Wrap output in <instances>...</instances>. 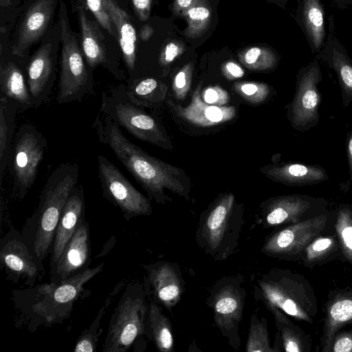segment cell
I'll list each match as a JSON object with an SVG mask.
<instances>
[{
	"label": "cell",
	"instance_id": "7a4b0ae2",
	"mask_svg": "<svg viewBox=\"0 0 352 352\" xmlns=\"http://www.w3.org/2000/svg\"><path fill=\"white\" fill-rule=\"evenodd\" d=\"M243 225V210L235 196L223 194L200 215L196 243L212 259L225 261L238 251Z\"/></svg>",
	"mask_w": 352,
	"mask_h": 352
},
{
	"label": "cell",
	"instance_id": "44dd1931",
	"mask_svg": "<svg viewBox=\"0 0 352 352\" xmlns=\"http://www.w3.org/2000/svg\"><path fill=\"white\" fill-rule=\"evenodd\" d=\"M1 96L14 102L19 112L33 108L27 81L25 67L17 63L1 60L0 65Z\"/></svg>",
	"mask_w": 352,
	"mask_h": 352
},
{
	"label": "cell",
	"instance_id": "52a82bcc",
	"mask_svg": "<svg viewBox=\"0 0 352 352\" xmlns=\"http://www.w3.org/2000/svg\"><path fill=\"white\" fill-rule=\"evenodd\" d=\"M244 282L241 274L221 277L213 284L206 301L217 327L236 351L241 346L239 331L246 298Z\"/></svg>",
	"mask_w": 352,
	"mask_h": 352
},
{
	"label": "cell",
	"instance_id": "f546056e",
	"mask_svg": "<svg viewBox=\"0 0 352 352\" xmlns=\"http://www.w3.org/2000/svg\"><path fill=\"white\" fill-rule=\"evenodd\" d=\"M246 352L274 351L270 344L266 318L258 317L255 310L250 318L249 332L245 345Z\"/></svg>",
	"mask_w": 352,
	"mask_h": 352
},
{
	"label": "cell",
	"instance_id": "d6986e66",
	"mask_svg": "<svg viewBox=\"0 0 352 352\" xmlns=\"http://www.w3.org/2000/svg\"><path fill=\"white\" fill-rule=\"evenodd\" d=\"M104 7L110 16L117 32L118 40L127 70V80L138 78L136 72V32L129 15L116 0H103Z\"/></svg>",
	"mask_w": 352,
	"mask_h": 352
},
{
	"label": "cell",
	"instance_id": "d4e9b609",
	"mask_svg": "<svg viewBox=\"0 0 352 352\" xmlns=\"http://www.w3.org/2000/svg\"><path fill=\"white\" fill-rule=\"evenodd\" d=\"M0 260L12 274L34 280L38 276V267L26 245L16 239L5 244L0 252Z\"/></svg>",
	"mask_w": 352,
	"mask_h": 352
},
{
	"label": "cell",
	"instance_id": "4dcf8cb0",
	"mask_svg": "<svg viewBox=\"0 0 352 352\" xmlns=\"http://www.w3.org/2000/svg\"><path fill=\"white\" fill-rule=\"evenodd\" d=\"M239 58L248 69L254 71H264L272 69L278 59L275 54L268 48L253 47L243 52Z\"/></svg>",
	"mask_w": 352,
	"mask_h": 352
},
{
	"label": "cell",
	"instance_id": "8992f818",
	"mask_svg": "<svg viewBox=\"0 0 352 352\" xmlns=\"http://www.w3.org/2000/svg\"><path fill=\"white\" fill-rule=\"evenodd\" d=\"M101 98L100 109L133 136L166 149L171 148L165 131L153 117L144 111L142 106L131 100L125 85H118L109 93L103 91Z\"/></svg>",
	"mask_w": 352,
	"mask_h": 352
},
{
	"label": "cell",
	"instance_id": "6da1fadb",
	"mask_svg": "<svg viewBox=\"0 0 352 352\" xmlns=\"http://www.w3.org/2000/svg\"><path fill=\"white\" fill-rule=\"evenodd\" d=\"M92 128L100 142L112 151L151 199L159 201L166 196L165 190L173 191L178 187L180 168L148 155L131 142L103 111L99 110Z\"/></svg>",
	"mask_w": 352,
	"mask_h": 352
},
{
	"label": "cell",
	"instance_id": "f6af8a7d",
	"mask_svg": "<svg viewBox=\"0 0 352 352\" xmlns=\"http://www.w3.org/2000/svg\"><path fill=\"white\" fill-rule=\"evenodd\" d=\"M339 8L346 9L352 5V0H331Z\"/></svg>",
	"mask_w": 352,
	"mask_h": 352
},
{
	"label": "cell",
	"instance_id": "1f68e13d",
	"mask_svg": "<svg viewBox=\"0 0 352 352\" xmlns=\"http://www.w3.org/2000/svg\"><path fill=\"white\" fill-rule=\"evenodd\" d=\"M188 27L186 34L190 36H197L208 26L210 19V9L204 5H192L184 12Z\"/></svg>",
	"mask_w": 352,
	"mask_h": 352
},
{
	"label": "cell",
	"instance_id": "9c48e42d",
	"mask_svg": "<svg viewBox=\"0 0 352 352\" xmlns=\"http://www.w3.org/2000/svg\"><path fill=\"white\" fill-rule=\"evenodd\" d=\"M104 263L81 271L56 283L39 285L32 309L47 324H53L66 318L74 302L78 299L86 283L102 270Z\"/></svg>",
	"mask_w": 352,
	"mask_h": 352
},
{
	"label": "cell",
	"instance_id": "8d00e7d4",
	"mask_svg": "<svg viewBox=\"0 0 352 352\" xmlns=\"http://www.w3.org/2000/svg\"><path fill=\"white\" fill-rule=\"evenodd\" d=\"M204 98L208 104L222 105L228 100V94L225 90L218 87H213L205 91Z\"/></svg>",
	"mask_w": 352,
	"mask_h": 352
},
{
	"label": "cell",
	"instance_id": "7bdbcfd3",
	"mask_svg": "<svg viewBox=\"0 0 352 352\" xmlns=\"http://www.w3.org/2000/svg\"><path fill=\"white\" fill-rule=\"evenodd\" d=\"M342 236L345 245L352 250V226L344 228L342 231Z\"/></svg>",
	"mask_w": 352,
	"mask_h": 352
},
{
	"label": "cell",
	"instance_id": "ba28073f",
	"mask_svg": "<svg viewBox=\"0 0 352 352\" xmlns=\"http://www.w3.org/2000/svg\"><path fill=\"white\" fill-rule=\"evenodd\" d=\"M47 149L43 134L30 123L21 124L14 138L8 165L17 197L23 199L34 185Z\"/></svg>",
	"mask_w": 352,
	"mask_h": 352
},
{
	"label": "cell",
	"instance_id": "2e32d148",
	"mask_svg": "<svg viewBox=\"0 0 352 352\" xmlns=\"http://www.w3.org/2000/svg\"><path fill=\"white\" fill-rule=\"evenodd\" d=\"M56 0H36L25 13L20 23L12 54L23 57L30 46L44 34L51 22Z\"/></svg>",
	"mask_w": 352,
	"mask_h": 352
},
{
	"label": "cell",
	"instance_id": "cb8c5ba5",
	"mask_svg": "<svg viewBox=\"0 0 352 352\" xmlns=\"http://www.w3.org/2000/svg\"><path fill=\"white\" fill-rule=\"evenodd\" d=\"M305 208V201L298 197L283 196L267 200L261 206L258 224L263 228L280 225L295 217Z\"/></svg>",
	"mask_w": 352,
	"mask_h": 352
},
{
	"label": "cell",
	"instance_id": "7402d4cb",
	"mask_svg": "<svg viewBox=\"0 0 352 352\" xmlns=\"http://www.w3.org/2000/svg\"><path fill=\"white\" fill-rule=\"evenodd\" d=\"M261 170L270 179L289 186L310 185L328 179L325 169L318 165L288 163Z\"/></svg>",
	"mask_w": 352,
	"mask_h": 352
},
{
	"label": "cell",
	"instance_id": "60d3db41",
	"mask_svg": "<svg viewBox=\"0 0 352 352\" xmlns=\"http://www.w3.org/2000/svg\"><path fill=\"white\" fill-rule=\"evenodd\" d=\"M331 244V240L328 238H323L317 240L312 245L314 251L320 252L326 250Z\"/></svg>",
	"mask_w": 352,
	"mask_h": 352
},
{
	"label": "cell",
	"instance_id": "b9f144b4",
	"mask_svg": "<svg viewBox=\"0 0 352 352\" xmlns=\"http://www.w3.org/2000/svg\"><path fill=\"white\" fill-rule=\"evenodd\" d=\"M197 0H176L175 3V10L184 12L186 10L194 5Z\"/></svg>",
	"mask_w": 352,
	"mask_h": 352
},
{
	"label": "cell",
	"instance_id": "484cf974",
	"mask_svg": "<svg viewBox=\"0 0 352 352\" xmlns=\"http://www.w3.org/2000/svg\"><path fill=\"white\" fill-rule=\"evenodd\" d=\"M146 330L161 352L174 350V338L169 319L163 314L161 307L153 299L148 303Z\"/></svg>",
	"mask_w": 352,
	"mask_h": 352
},
{
	"label": "cell",
	"instance_id": "7c38bea8",
	"mask_svg": "<svg viewBox=\"0 0 352 352\" xmlns=\"http://www.w3.org/2000/svg\"><path fill=\"white\" fill-rule=\"evenodd\" d=\"M81 32V46L85 62L94 70L98 65L107 69L117 80H126L118 56L107 47L99 23L93 21L84 6L78 7Z\"/></svg>",
	"mask_w": 352,
	"mask_h": 352
},
{
	"label": "cell",
	"instance_id": "ee69618b",
	"mask_svg": "<svg viewBox=\"0 0 352 352\" xmlns=\"http://www.w3.org/2000/svg\"><path fill=\"white\" fill-rule=\"evenodd\" d=\"M346 151L349 168L352 173V133L350 135L347 142Z\"/></svg>",
	"mask_w": 352,
	"mask_h": 352
},
{
	"label": "cell",
	"instance_id": "ac0fdd59",
	"mask_svg": "<svg viewBox=\"0 0 352 352\" xmlns=\"http://www.w3.org/2000/svg\"><path fill=\"white\" fill-rule=\"evenodd\" d=\"M84 220L80 222L52 271V282L58 283L76 274L89 258V226Z\"/></svg>",
	"mask_w": 352,
	"mask_h": 352
},
{
	"label": "cell",
	"instance_id": "4316f807",
	"mask_svg": "<svg viewBox=\"0 0 352 352\" xmlns=\"http://www.w3.org/2000/svg\"><path fill=\"white\" fill-rule=\"evenodd\" d=\"M17 105L5 97L0 98V179L8 166Z\"/></svg>",
	"mask_w": 352,
	"mask_h": 352
},
{
	"label": "cell",
	"instance_id": "603a6c76",
	"mask_svg": "<svg viewBox=\"0 0 352 352\" xmlns=\"http://www.w3.org/2000/svg\"><path fill=\"white\" fill-rule=\"evenodd\" d=\"M175 110L186 120L201 126L221 124L235 116L234 107H222L204 102L200 98L199 87L194 91L188 105L185 107H176Z\"/></svg>",
	"mask_w": 352,
	"mask_h": 352
},
{
	"label": "cell",
	"instance_id": "e575fe53",
	"mask_svg": "<svg viewBox=\"0 0 352 352\" xmlns=\"http://www.w3.org/2000/svg\"><path fill=\"white\" fill-rule=\"evenodd\" d=\"M192 73V65L188 64L175 76L173 82V89L177 98L184 99L188 92L191 85Z\"/></svg>",
	"mask_w": 352,
	"mask_h": 352
},
{
	"label": "cell",
	"instance_id": "277c9868",
	"mask_svg": "<svg viewBox=\"0 0 352 352\" xmlns=\"http://www.w3.org/2000/svg\"><path fill=\"white\" fill-rule=\"evenodd\" d=\"M60 23L61 56L58 90V104L78 101L94 93L93 69L85 62L75 32L70 28L64 2L59 10Z\"/></svg>",
	"mask_w": 352,
	"mask_h": 352
},
{
	"label": "cell",
	"instance_id": "3957f363",
	"mask_svg": "<svg viewBox=\"0 0 352 352\" xmlns=\"http://www.w3.org/2000/svg\"><path fill=\"white\" fill-rule=\"evenodd\" d=\"M79 167L72 162L57 166L46 180L40 195L38 223L34 241V252L43 260L52 245L65 204L78 184Z\"/></svg>",
	"mask_w": 352,
	"mask_h": 352
},
{
	"label": "cell",
	"instance_id": "f1b7e54d",
	"mask_svg": "<svg viewBox=\"0 0 352 352\" xmlns=\"http://www.w3.org/2000/svg\"><path fill=\"white\" fill-rule=\"evenodd\" d=\"M126 82L128 96L138 105L151 107L163 99V85L154 78H138Z\"/></svg>",
	"mask_w": 352,
	"mask_h": 352
},
{
	"label": "cell",
	"instance_id": "f35d334b",
	"mask_svg": "<svg viewBox=\"0 0 352 352\" xmlns=\"http://www.w3.org/2000/svg\"><path fill=\"white\" fill-rule=\"evenodd\" d=\"M223 73L228 78H239L244 75V71L236 63L230 61L227 62L223 68Z\"/></svg>",
	"mask_w": 352,
	"mask_h": 352
},
{
	"label": "cell",
	"instance_id": "836d02e7",
	"mask_svg": "<svg viewBox=\"0 0 352 352\" xmlns=\"http://www.w3.org/2000/svg\"><path fill=\"white\" fill-rule=\"evenodd\" d=\"M85 1L89 10L93 13L100 25L105 29L111 36L118 38L116 30L104 7L103 0H85Z\"/></svg>",
	"mask_w": 352,
	"mask_h": 352
},
{
	"label": "cell",
	"instance_id": "ab89813d",
	"mask_svg": "<svg viewBox=\"0 0 352 352\" xmlns=\"http://www.w3.org/2000/svg\"><path fill=\"white\" fill-rule=\"evenodd\" d=\"M352 349V340L347 337L338 340L334 345L333 351L336 352H349Z\"/></svg>",
	"mask_w": 352,
	"mask_h": 352
},
{
	"label": "cell",
	"instance_id": "83f0119b",
	"mask_svg": "<svg viewBox=\"0 0 352 352\" xmlns=\"http://www.w3.org/2000/svg\"><path fill=\"white\" fill-rule=\"evenodd\" d=\"M126 283L124 280L119 282L108 294L95 320L87 329L82 332L77 340L74 349L75 352L96 351L98 341L102 332V329L100 328L102 318L113 301L123 289Z\"/></svg>",
	"mask_w": 352,
	"mask_h": 352
},
{
	"label": "cell",
	"instance_id": "74e56055",
	"mask_svg": "<svg viewBox=\"0 0 352 352\" xmlns=\"http://www.w3.org/2000/svg\"><path fill=\"white\" fill-rule=\"evenodd\" d=\"M180 47L175 43H169L160 56V63L166 65L175 60L180 52Z\"/></svg>",
	"mask_w": 352,
	"mask_h": 352
},
{
	"label": "cell",
	"instance_id": "ffe728a7",
	"mask_svg": "<svg viewBox=\"0 0 352 352\" xmlns=\"http://www.w3.org/2000/svg\"><path fill=\"white\" fill-rule=\"evenodd\" d=\"M296 21L313 54L322 49L327 33L325 12L321 0H297Z\"/></svg>",
	"mask_w": 352,
	"mask_h": 352
},
{
	"label": "cell",
	"instance_id": "4fadbf2b",
	"mask_svg": "<svg viewBox=\"0 0 352 352\" xmlns=\"http://www.w3.org/2000/svg\"><path fill=\"white\" fill-rule=\"evenodd\" d=\"M56 54L50 42L43 43L25 65L26 76L33 108L47 100L56 74Z\"/></svg>",
	"mask_w": 352,
	"mask_h": 352
},
{
	"label": "cell",
	"instance_id": "5b68a950",
	"mask_svg": "<svg viewBox=\"0 0 352 352\" xmlns=\"http://www.w3.org/2000/svg\"><path fill=\"white\" fill-rule=\"evenodd\" d=\"M140 283L129 284L111 315L103 352H125L146 331L148 304Z\"/></svg>",
	"mask_w": 352,
	"mask_h": 352
},
{
	"label": "cell",
	"instance_id": "d6a6232c",
	"mask_svg": "<svg viewBox=\"0 0 352 352\" xmlns=\"http://www.w3.org/2000/svg\"><path fill=\"white\" fill-rule=\"evenodd\" d=\"M234 89L243 98L254 104L263 102L270 93L267 85L255 82H237Z\"/></svg>",
	"mask_w": 352,
	"mask_h": 352
},
{
	"label": "cell",
	"instance_id": "e0dca14e",
	"mask_svg": "<svg viewBox=\"0 0 352 352\" xmlns=\"http://www.w3.org/2000/svg\"><path fill=\"white\" fill-rule=\"evenodd\" d=\"M85 197L82 185L74 187L65 204L54 237L51 269H54L64 248L84 219Z\"/></svg>",
	"mask_w": 352,
	"mask_h": 352
},
{
	"label": "cell",
	"instance_id": "30bf717a",
	"mask_svg": "<svg viewBox=\"0 0 352 352\" xmlns=\"http://www.w3.org/2000/svg\"><path fill=\"white\" fill-rule=\"evenodd\" d=\"M98 177L104 198L117 206L125 219L150 215V200L138 190L105 156L98 155Z\"/></svg>",
	"mask_w": 352,
	"mask_h": 352
},
{
	"label": "cell",
	"instance_id": "d590c367",
	"mask_svg": "<svg viewBox=\"0 0 352 352\" xmlns=\"http://www.w3.org/2000/svg\"><path fill=\"white\" fill-rule=\"evenodd\" d=\"M331 317L337 321H346L352 318V301L344 300L335 303L330 311Z\"/></svg>",
	"mask_w": 352,
	"mask_h": 352
},
{
	"label": "cell",
	"instance_id": "9a60e30c",
	"mask_svg": "<svg viewBox=\"0 0 352 352\" xmlns=\"http://www.w3.org/2000/svg\"><path fill=\"white\" fill-rule=\"evenodd\" d=\"M316 58L326 63L336 73L344 107L352 102V60L336 36L333 16L328 18V31L322 50Z\"/></svg>",
	"mask_w": 352,
	"mask_h": 352
},
{
	"label": "cell",
	"instance_id": "5bb4252c",
	"mask_svg": "<svg viewBox=\"0 0 352 352\" xmlns=\"http://www.w3.org/2000/svg\"><path fill=\"white\" fill-rule=\"evenodd\" d=\"M152 298L172 312L184 292L185 283L177 264L159 261L144 265Z\"/></svg>",
	"mask_w": 352,
	"mask_h": 352
},
{
	"label": "cell",
	"instance_id": "8fae6325",
	"mask_svg": "<svg viewBox=\"0 0 352 352\" xmlns=\"http://www.w3.org/2000/svg\"><path fill=\"white\" fill-rule=\"evenodd\" d=\"M322 78L317 58L298 72L296 91L288 112L292 126L298 131H307L319 122L321 96L318 84Z\"/></svg>",
	"mask_w": 352,
	"mask_h": 352
}]
</instances>
